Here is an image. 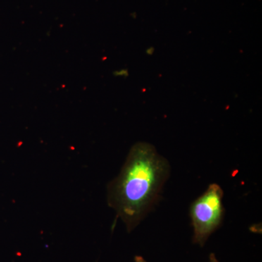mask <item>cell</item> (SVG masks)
<instances>
[{
	"label": "cell",
	"instance_id": "6da1fadb",
	"mask_svg": "<svg viewBox=\"0 0 262 262\" xmlns=\"http://www.w3.org/2000/svg\"><path fill=\"white\" fill-rule=\"evenodd\" d=\"M170 165L148 143L131 148L121 171L108 187V203L130 232L160 198Z\"/></svg>",
	"mask_w": 262,
	"mask_h": 262
},
{
	"label": "cell",
	"instance_id": "7a4b0ae2",
	"mask_svg": "<svg viewBox=\"0 0 262 262\" xmlns=\"http://www.w3.org/2000/svg\"><path fill=\"white\" fill-rule=\"evenodd\" d=\"M223 195L222 188L213 184L192 203L190 215L196 244L203 246L208 237L222 223L225 212L222 204Z\"/></svg>",
	"mask_w": 262,
	"mask_h": 262
},
{
	"label": "cell",
	"instance_id": "3957f363",
	"mask_svg": "<svg viewBox=\"0 0 262 262\" xmlns=\"http://www.w3.org/2000/svg\"><path fill=\"white\" fill-rule=\"evenodd\" d=\"M135 262H146L144 258L141 257V256H136Z\"/></svg>",
	"mask_w": 262,
	"mask_h": 262
},
{
	"label": "cell",
	"instance_id": "277c9868",
	"mask_svg": "<svg viewBox=\"0 0 262 262\" xmlns=\"http://www.w3.org/2000/svg\"><path fill=\"white\" fill-rule=\"evenodd\" d=\"M210 262H219L215 258L214 254H211V257H210Z\"/></svg>",
	"mask_w": 262,
	"mask_h": 262
}]
</instances>
